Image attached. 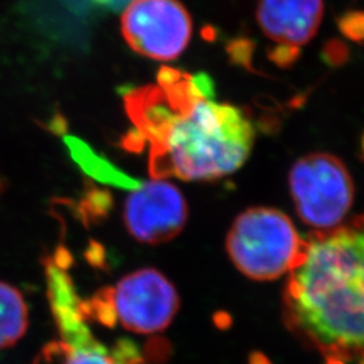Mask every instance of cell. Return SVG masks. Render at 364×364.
<instances>
[{
  "instance_id": "cell-6",
  "label": "cell",
  "mask_w": 364,
  "mask_h": 364,
  "mask_svg": "<svg viewBox=\"0 0 364 364\" xmlns=\"http://www.w3.org/2000/svg\"><path fill=\"white\" fill-rule=\"evenodd\" d=\"M287 182L299 219L314 231L332 230L347 220L355 183L338 156L323 151L301 156L289 170Z\"/></svg>"
},
{
  "instance_id": "cell-2",
  "label": "cell",
  "mask_w": 364,
  "mask_h": 364,
  "mask_svg": "<svg viewBox=\"0 0 364 364\" xmlns=\"http://www.w3.org/2000/svg\"><path fill=\"white\" fill-rule=\"evenodd\" d=\"M287 275V326L326 364H364V215L314 231Z\"/></svg>"
},
{
  "instance_id": "cell-10",
  "label": "cell",
  "mask_w": 364,
  "mask_h": 364,
  "mask_svg": "<svg viewBox=\"0 0 364 364\" xmlns=\"http://www.w3.org/2000/svg\"><path fill=\"white\" fill-rule=\"evenodd\" d=\"M28 326V308L22 293L0 282V350L9 348L25 336Z\"/></svg>"
},
{
  "instance_id": "cell-1",
  "label": "cell",
  "mask_w": 364,
  "mask_h": 364,
  "mask_svg": "<svg viewBox=\"0 0 364 364\" xmlns=\"http://www.w3.org/2000/svg\"><path fill=\"white\" fill-rule=\"evenodd\" d=\"M123 102L131 122L124 146L147 151L151 178L213 181L234 174L251 154V117L209 99L195 75L161 68L154 84L126 90Z\"/></svg>"
},
{
  "instance_id": "cell-12",
  "label": "cell",
  "mask_w": 364,
  "mask_h": 364,
  "mask_svg": "<svg viewBox=\"0 0 364 364\" xmlns=\"http://www.w3.org/2000/svg\"><path fill=\"white\" fill-rule=\"evenodd\" d=\"M340 33L356 43H364V11L352 10L338 18Z\"/></svg>"
},
{
  "instance_id": "cell-13",
  "label": "cell",
  "mask_w": 364,
  "mask_h": 364,
  "mask_svg": "<svg viewBox=\"0 0 364 364\" xmlns=\"http://www.w3.org/2000/svg\"><path fill=\"white\" fill-rule=\"evenodd\" d=\"M321 60L331 68L346 65L350 60V48L340 39H329L323 46Z\"/></svg>"
},
{
  "instance_id": "cell-15",
  "label": "cell",
  "mask_w": 364,
  "mask_h": 364,
  "mask_svg": "<svg viewBox=\"0 0 364 364\" xmlns=\"http://www.w3.org/2000/svg\"><path fill=\"white\" fill-rule=\"evenodd\" d=\"M92 1L108 10H120V9H124L131 0H92Z\"/></svg>"
},
{
  "instance_id": "cell-11",
  "label": "cell",
  "mask_w": 364,
  "mask_h": 364,
  "mask_svg": "<svg viewBox=\"0 0 364 364\" xmlns=\"http://www.w3.org/2000/svg\"><path fill=\"white\" fill-rule=\"evenodd\" d=\"M254 49H255L254 41L246 37H239V38L232 39L227 45V54L230 57V61L234 65L242 66L250 72H255L252 66Z\"/></svg>"
},
{
  "instance_id": "cell-5",
  "label": "cell",
  "mask_w": 364,
  "mask_h": 364,
  "mask_svg": "<svg viewBox=\"0 0 364 364\" xmlns=\"http://www.w3.org/2000/svg\"><path fill=\"white\" fill-rule=\"evenodd\" d=\"M84 314L100 326H120L138 335L165 331L180 308L177 289L162 273L141 269L127 274L115 287L81 299Z\"/></svg>"
},
{
  "instance_id": "cell-4",
  "label": "cell",
  "mask_w": 364,
  "mask_h": 364,
  "mask_svg": "<svg viewBox=\"0 0 364 364\" xmlns=\"http://www.w3.org/2000/svg\"><path fill=\"white\" fill-rule=\"evenodd\" d=\"M305 248L294 223L279 209L251 207L236 216L225 251L239 273L252 281H274L290 273Z\"/></svg>"
},
{
  "instance_id": "cell-3",
  "label": "cell",
  "mask_w": 364,
  "mask_h": 364,
  "mask_svg": "<svg viewBox=\"0 0 364 364\" xmlns=\"http://www.w3.org/2000/svg\"><path fill=\"white\" fill-rule=\"evenodd\" d=\"M69 269L65 248H57L45 259L48 301L58 332L49 355L58 356L61 364H146V355L134 341L119 338L107 344L93 333Z\"/></svg>"
},
{
  "instance_id": "cell-7",
  "label": "cell",
  "mask_w": 364,
  "mask_h": 364,
  "mask_svg": "<svg viewBox=\"0 0 364 364\" xmlns=\"http://www.w3.org/2000/svg\"><path fill=\"white\" fill-rule=\"evenodd\" d=\"M122 34L144 57L171 61L192 37V18L178 0H131L122 15Z\"/></svg>"
},
{
  "instance_id": "cell-14",
  "label": "cell",
  "mask_w": 364,
  "mask_h": 364,
  "mask_svg": "<svg viewBox=\"0 0 364 364\" xmlns=\"http://www.w3.org/2000/svg\"><path fill=\"white\" fill-rule=\"evenodd\" d=\"M267 55L270 61L279 68H290L297 63L299 57V48L287 43H278L269 49Z\"/></svg>"
},
{
  "instance_id": "cell-8",
  "label": "cell",
  "mask_w": 364,
  "mask_h": 364,
  "mask_svg": "<svg viewBox=\"0 0 364 364\" xmlns=\"http://www.w3.org/2000/svg\"><path fill=\"white\" fill-rule=\"evenodd\" d=\"M123 204V220L138 242L159 245L169 242L186 225L189 210L181 191L165 178L132 181Z\"/></svg>"
},
{
  "instance_id": "cell-9",
  "label": "cell",
  "mask_w": 364,
  "mask_h": 364,
  "mask_svg": "<svg viewBox=\"0 0 364 364\" xmlns=\"http://www.w3.org/2000/svg\"><path fill=\"white\" fill-rule=\"evenodd\" d=\"M324 15L323 0H259L257 19L277 43L301 46L316 36Z\"/></svg>"
}]
</instances>
